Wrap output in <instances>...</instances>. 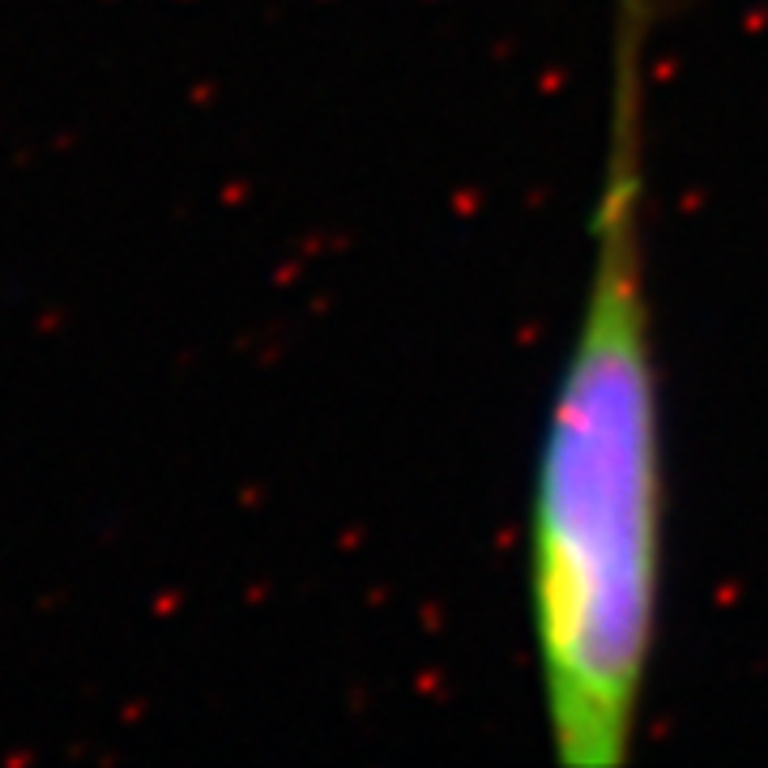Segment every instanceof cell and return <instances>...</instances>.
I'll list each match as a JSON object with an SVG mask.
<instances>
[{"label": "cell", "mask_w": 768, "mask_h": 768, "mask_svg": "<svg viewBox=\"0 0 768 768\" xmlns=\"http://www.w3.org/2000/svg\"><path fill=\"white\" fill-rule=\"evenodd\" d=\"M654 0H611V95L590 286L529 500V615L551 747L572 768L632 756L658 640L666 453L649 252Z\"/></svg>", "instance_id": "obj_1"}]
</instances>
